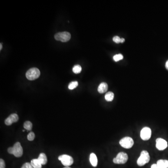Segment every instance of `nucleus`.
<instances>
[{
    "mask_svg": "<svg viewBox=\"0 0 168 168\" xmlns=\"http://www.w3.org/2000/svg\"><path fill=\"white\" fill-rule=\"evenodd\" d=\"M8 153H9V154H13V147H10V148H8Z\"/></svg>",
    "mask_w": 168,
    "mask_h": 168,
    "instance_id": "obj_25",
    "label": "nucleus"
},
{
    "mask_svg": "<svg viewBox=\"0 0 168 168\" xmlns=\"http://www.w3.org/2000/svg\"><path fill=\"white\" fill-rule=\"evenodd\" d=\"M113 41L115 42V43H116V44L121 43V39L118 36H115V37H113Z\"/></svg>",
    "mask_w": 168,
    "mask_h": 168,
    "instance_id": "obj_22",
    "label": "nucleus"
},
{
    "mask_svg": "<svg viewBox=\"0 0 168 168\" xmlns=\"http://www.w3.org/2000/svg\"><path fill=\"white\" fill-rule=\"evenodd\" d=\"M133 139L130 137H125L119 141V144L125 149H130L134 145Z\"/></svg>",
    "mask_w": 168,
    "mask_h": 168,
    "instance_id": "obj_6",
    "label": "nucleus"
},
{
    "mask_svg": "<svg viewBox=\"0 0 168 168\" xmlns=\"http://www.w3.org/2000/svg\"><path fill=\"white\" fill-rule=\"evenodd\" d=\"M123 59V56L121 54H116L115 56H113V59L116 62H118V61L121 60Z\"/></svg>",
    "mask_w": 168,
    "mask_h": 168,
    "instance_id": "obj_20",
    "label": "nucleus"
},
{
    "mask_svg": "<svg viewBox=\"0 0 168 168\" xmlns=\"http://www.w3.org/2000/svg\"><path fill=\"white\" fill-rule=\"evenodd\" d=\"M165 67H166V69L168 70V60H167L165 64Z\"/></svg>",
    "mask_w": 168,
    "mask_h": 168,
    "instance_id": "obj_27",
    "label": "nucleus"
},
{
    "mask_svg": "<svg viewBox=\"0 0 168 168\" xmlns=\"http://www.w3.org/2000/svg\"><path fill=\"white\" fill-rule=\"evenodd\" d=\"M40 72L37 68H32L29 69L26 73L27 79L29 80H34L39 77Z\"/></svg>",
    "mask_w": 168,
    "mask_h": 168,
    "instance_id": "obj_2",
    "label": "nucleus"
},
{
    "mask_svg": "<svg viewBox=\"0 0 168 168\" xmlns=\"http://www.w3.org/2000/svg\"><path fill=\"white\" fill-rule=\"evenodd\" d=\"M23 127L27 130H31L32 128V124L29 121H26L24 123Z\"/></svg>",
    "mask_w": 168,
    "mask_h": 168,
    "instance_id": "obj_17",
    "label": "nucleus"
},
{
    "mask_svg": "<svg viewBox=\"0 0 168 168\" xmlns=\"http://www.w3.org/2000/svg\"><path fill=\"white\" fill-rule=\"evenodd\" d=\"M156 164L162 168H168V160H159Z\"/></svg>",
    "mask_w": 168,
    "mask_h": 168,
    "instance_id": "obj_14",
    "label": "nucleus"
},
{
    "mask_svg": "<svg viewBox=\"0 0 168 168\" xmlns=\"http://www.w3.org/2000/svg\"><path fill=\"white\" fill-rule=\"evenodd\" d=\"M0 168H5V163L3 159H0Z\"/></svg>",
    "mask_w": 168,
    "mask_h": 168,
    "instance_id": "obj_24",
    "label": "nucleus"
},
{
    "mask_svg": "<svg viewBox=\"0 0 168 168\" xmlns=\"http://www.w3.org/2000/svg\"><path fill=\"white\" fill-rule=\"evenodd\" d=\"M71 38V34L67 32H59L55 35V39L56 40L60 41L62 42H66L70 40Z\"/></svg>",
    "mask_w": 168,
    "mask_h": 168,
    "instance_id": "obj_4",
    "label": "nucleus"
},
{
    "mask_svg": "<svg viewBox=\"0 0 168 168\" xmlns=\"http://www.w3.org/2000/svg\"><path fill=\"white\" fill-rule=\"evenodd\" d=\"M81 71H82V68H81V66L79 65H75L72 68V71L75 74L80 73Z\"/></svg>",
    "mask_w": 168,
    "mask_h": 168,
    "instance_id": "obj_18",
    "label": "nucleus"
},
{
    "mask_svg": "<svg viewBox=\"0 0 168 168\" xmlns=\"http://www.w3.org/2000/svg\"><path fill=\"white\" fill-rule=\"evenodd\" d=\"M70 168V167H65V168Z\"/></svg>",
    "mask_w": 168,
    "mask_h": 168,
    "instance_id": "obj_30",
    "label": "nucleus"
},
{
    "mask_svg": "<svg viewBox=\"0 0 168 168\" xmlns=\"http://www.w3.org/2000/svg\"><path fill=\"white\" fill-rule=\"evenodd\" d=\"M31 164L34 168H42V164L38 159H34L31 161Z\"/></svg>",
    "mask_w": 168,
    "mask_h": 168,
    "instance_id": "obj_15",
    "label": "nucleus"
},
{
    "mask_svg": "<svg viewBox=\"0 0 168 168\" xmlns=\"http://www.w3.org/2000/svg\"><path fill=\"white\" fill-rule=\"evenodd\" d=\"M150 156L148 151L143 150L141 152L140 157L138 159L137 163L139 166H143L150 162Z\"/></svg>",
    "mask_w": 168,
    "mask_h": 168,
    "instance_id": "obj_1",
    "label": "nucleus"
},
{
    "mask_svg": "<svg viewBox=\"0 0 168 168\" xmlns=\"http://www.w3.org/2000/svg\"><path fill=\"white\" fill-rule=\"evenodd\" d=\"M21 168H34L32 166L31 163H26L25 164H23Z\"/></svg>",
    "mask_w": 168,
    "mask_h": 168,
    "instance_id": "obj_23",
    "label": "nucleus"
},
{
    "mask_svg": "<svg viewBox=\"0 0 168 168\" xmlns=\"http://www.w3.org/2000/svg\"><path fill=\"white\" fill-rule=\"evenodd\" d=\"M151 168H162L157 164H153L151 165Z\"/></svg>",
    "mask_w": 168,
    "mask_h": 168,
    "instance_id": "obj_26",
    "label": "nucleus"
},
{
    "mask_svg": "<svg viewBox=\"0 0 168 168\" xmlns=\"http://www.w3.org/2000/svg\"><path fill=\"white\" fill-rule=\"evenodd\" d=\"M22 131H23V132H25V130H22Z\"/></svg>",
    "mask_w": 168,
    "mask_h": 168,
    "instance_id": "obj_31",
    "label": "nucleus"
},
{
    "mask_svg": "<svg viewBox=\"0 0 168 168\" xmlns=\"http://www.w3.org/2000/svg\"><path fill=\"white\" fill-rule=\"evenodd\" d=\"M2 44H1V45H0V50H2Z\"/></svg>",
    "mask_w": 168,
    "mask_h": 168,
    "instance_id": "obj_29",
    "label": "nucleus"
},
{
    "mask_svg": "<svg viewBox=\"0 0 168 168\" xmlns=\"http://www.w3.org/2000/svg\"><path fill=\"white\" fill-rule=\"evenodd\" d=\"M105 98L107 101H112L114 98V93L112 92H109L106 94Z\"/></svg>",
    "mask_w": 168,
    "mask_h": 168,
    "instance_id": "obj_16",
    "label": "nucleus"
},
{
    "mask_svg": "<svg viewBox=\"0 0 168 168\" xmlns=\"http://www.w3.org/2000/svg\"><path fill=\"white\" fill-rule=\"evenodd\" d=\"M90 162L92 166L95 167L97 166L98 159L96 155L94 153H91L90 156Z\"/></svg>",
    "mask_w": 168,
    "mask_h": 168,
    "instance_id": "obj_12",
    "label": "nucleus"
},
{
    "mask_svg": "<svg viewBox=\"0 0 168 168\" xmlns=\"http://www.w3.org/2000/svg\"><path fill=\"white\" fill-rule=\"evenodd\" d=\"M18 116L16 113H13L10 115L5 120V124L7 126H10L13 123H16L18 121Z\"/></svg>",
    "mask_w": 168,
    "mask_h": 168,
    "instance_id": "obj_10",
    "label": "nucleus"
},
{
    "mask_svg": "<svg viewBox=\"0 0 168 168\" xmlns=\"http://www.w3.org/2000/svg\"><path fill=\"white\" fill-rule=\"evenodd\" d=\"M128 156L124 152H121L113 159V162L116 164H124L128 160Z\"/></svg>",
    "mask_w": 168,
    "mask_h": 168,
    "instance_id": "obj_3",
    "label": "nucleus"
},
{
    "mask_svg": "<svg viewBox=\"0 0 168 168\" xmlns=\"http://www.w3.org/2000/svg\"><path fill=\"white\" fill-rule=\"evenodd\" d=\"M38 159L42 165H45L46 164L47 162V158L46 156L45 153H41Z\"/></svg>",
    "mask_w": 168,
    "mask_h": 168,
    "instance_id": "obj_13",
    "label": "nucleus"
},
{
    "mask_svg": "<svg viewBox=\"0 0 168 168\" xmlns=\"http://www.w3.org/2000/svg\"><path fill=\"white\" fill-rule=\"evenodd\" d=\"M107 89H108V85L105 82H102L100 83L99 86L98 91L99 93H103L107 91Z\"/></svg>",
    "mask_w": 168,
    "mask_h": 168,
    "instance_id": "obj_11",
    "label": "nucleus"
},
{
    "mask_svg": "<svg viewBox=\"0 0 168 168\" xmlns=\"http://www.w3.org/2000/svg\"><path fill=\"white\" fill-rule=\"evenodd\" d=\"M13 147L14 149V156L16 157H20L22 156L23 154V149L20 143L17 142L15 144Z\"/></svg>",
    "mask_w": 168,
    "mask_h": 168,
    "instance_id": "obj_8",
    "label": "nucleus"
},
{
    "mask_svg": "<svg viewBox=\"0 0 168 168\" xmlns=\"http://www.w3.org/2000/svg\"><path fill=\"white\" fill-rule=\"evenodd\" d=\"M168 147L167 142L162 138H157L156 140V147L159 150H163Z\"/></svg>",
    "mask_w": 168,
    "mask_h": 168,
    "instance_id": "obj_9",
    "label": "nucleus"
},
{
    "mask_svg": "<svg viewBox=\"0 0 168 168\" xmlns=\"http://www.w3.org/2000/svg\"><path fill=\"white\" fill-rule=\"evenodd\" d=\"M59 160L61 161L63 165L66 167H69L73 163V158L69 155H61L59 156Z\"/></svg>",
    "mask_w": 168,
    "mask_h": 168,
    "instance_id": "obj_5",
    "label": "nucleus"
},
{
    "mask_svg": "<svg viewBox=\"0 0 168 168\" xmlns=\"http://www.w3.org/2000/svg\"><path fill=\"white\" fill-rule=\"evenodd\" d=\"M151 130L150 128L145 127L143 128L141 131L140 136L142 140L147 141L151 137Z\"/></svg>",
    "mask_w": 168,
    "mask_h": 168,
    "instance_id": "obj_7",
    "label": "nucleus"
},
{
    "mask_svg": "<svg viewBox=\"0 0 168 168\" xmlns=\"http://www.w3.org/2000/svg\"><path fill=\"white\" fill-rule=\"evenodd\" d=\"M125 42V39H121V43H123Z\"/></svg>",
    "mask_w": 168,
    "mask_h": 168,
    "instance_id": "obj_28",
    "label": "nucleus"
},
{
    "mask_svg": "<svg viewBox=\"0 0 168 168\" xmlns=\"http://www.w3.org/2000/svg\"><path fill=\"white\" fill-rule=\"evenodd\" d=\"M35 135L34 133L33 132H31L28 135V140L29 141H33L34 139H35Z\"/></svg>",
    "mask_w": 168,
    "mask_h": 168,
    "instance_id": "obj_21",
    "label": "nucleus"
},
{
    "mask_svg": "<svg viewBox=\"0 0 168 168\" xmlns=\"http://www.w3.org/2000/svg\"><path fill=\"white\" fill-rule=\"evenodd\" d=\"M78 86V81H72V82H71V83L69 84V86H68V88H69L70 90H73V89H75V88H76V87Z\"/></svg>",
    "mask_w": 168,
    "mask_h": 168,
    "instance_id": "obj_19",
    "label": "nucleus"
}]
</instances>
